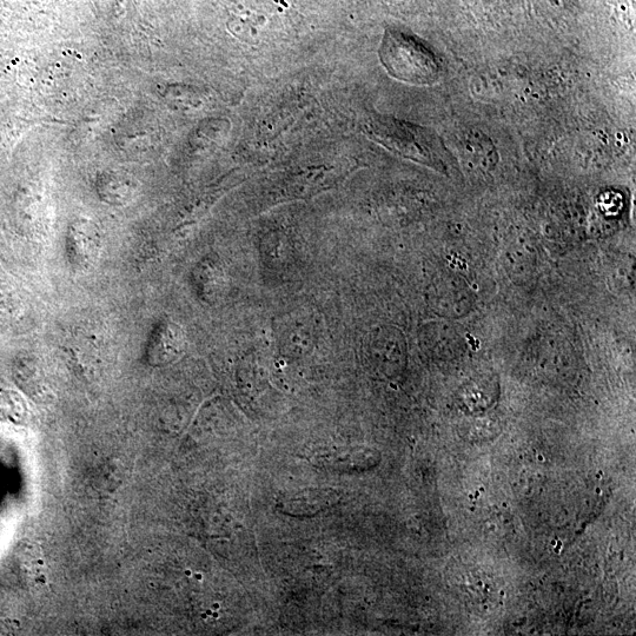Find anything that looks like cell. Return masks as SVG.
<instances>
[{"label":"cell","mask_w":636,"mask_h":636,"mask_svg":"<svg viewBox=\"0 0 636 636\" xmlns=\"http://www.w3.org/2000/svg\"><path fill=\"white\" fill-rule=\"evenodd\" d=\"M383 64L403 81L432 83L439 76L436 58L426 46L400 32H389L382 46Z\"/></svg>","instance_id":"6da1fadb"},{"label":"cell","mask_w":636,"mask_h":636,"mask_svg":"<svg viewBox=\"0 0 636 636\" xmlns=\"http://www.w3.org/2000/svg\"><path fill=\"white\" fill-rule=\"evenodd\" d=\"M430 302L437 315L452 320L468 315L473 309L474 298L463 278L443 275L433 284Z\"/></svg>","instance_id":"7a4b0ae2"},{"label":"cell","mask_w":636,"mask_h":636,"mask_svg":"<svg viewBox=\"0 0 636 636\" xmlns=\"http://www.w3.org/2000/svg\"><path fill=\"white\" fill-rule=\"evenodd\" d=\"M278 348L289 357H302L316 346L317 330L309 314L295 313L283 317L277 328Z\"/></svg>","instance_id":"3957f363"},{"label":"cell","mask_w":636,"mask_h":636,"mask_svg":"<svg viewBox=\"0 0 636 636\" xmlns=\"http://www.w3.org/2000/svg\"><path fill=\"white\" fill-rule=\"evenodd\" d=\"M368 349L380 367L401 366L407 357V340L400 329L381 327L371 334Z\"/></svg>","instance_id":"277c9868"},{"label":"cell","mask_w":636,"mask_h":636,"mask_svg":"<svg viewBox=\"0 0 636 636\" xmlns=\"http://www.w3.org/2000/svg\"><path fill=\"white\" fill-rule=\"evenodd\" d=\"M183 331L177 324L161 322L152 331L148 343L147 356L152 364H164L174 361L184 349Z\"/></svg>","instance_id":"5b68a950"},{"label":"cell","mask_w":636,"mask_h":636,"mask_svg":"<svg viewBox=\"0 0 636 636\" xmlns=\"http://www.w3.org/2000/svg\"><path fill=\"white\" fill-rule=\"evenodd\" d=\"M423 346L436 350H459L463 343L459 333L446 322H434L423 328Z\"/></svg>","instance_id":"8992f818"},{"label":"cell","mask_w":636,"mask_h":636,"mask_svg":"<svg viewBox=\"0 0 636 636\" xmlns=\"http://www.w3.org/2000/svg\"><path fill=\"white\" fill-rule=\"evenodd\" d=\"M69 256L72 263L77 267H88L94 260L96 254V240L91 230L79 225L78 230L70 231L69 235Z\"/></svg>","instance_id":"52a82bcc"}]
</instances>
